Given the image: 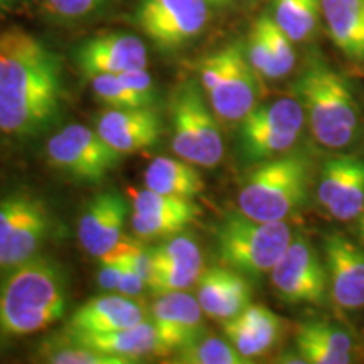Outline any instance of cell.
I'll return each mask as SVG.
<instances>
[{"label":"cell","instance_id":"obj_1","mask_svg":"<svg viewBox=\"0 0 364 364\" xmlns=\"http://www.w3.org/2000/svg\"><path fill=\"white\" fill-rule=\"evenodd\" d=\"M65 102L61 58L33 33L9 27L0 33V132L41 135L58 120Z\"/></svg>","mask_w":364,"mask_h":364},{"label":"cell","instance_id":"obj_2","mask_svg":"<svg viewBox=\"0 0 364 364\" xmlns=\"http://www.w3.org/2000/svg\"><path fill=\"white\" fill-rule=\"evenodd\" d=\"M68 300L65 268L36 255L0 277V336L26 338L49 329L65 316Z\"/></svg>","mask_w":364,"mask_h":364},{"label":"cell","instance_id":"obj_3","mask_svg":"<svg viewBox=\"0 0 364 364\" xmlns=\"http://www.w3.org/2000/svg\"><path fill=\"white\" fill-rule=\"evenodd\" d=\"M316 140L327 149H344L359 134V112L353 91L339 73L314 63L295 85Z\"/></svg>","mask_w":364,"mask_h":364},{"label":"cell","instance_id":"obj_4","mask_svg":"<svg viewBox=\"0 0 364 364\" xmlns=\"http://www.w3.org/2000/svg\"><path fill=\"white\" fill-rule=\"evenodd\" d=\"M311 179V162L300 154L267 159L241 186L240 211L258 221H285L306 203Z\"/></svg>","mask_w":364,"mask_h":364},{"label":"cell","instance_id":"obj_5","mask_svg":"<svg viewBox=\"0 0 364 364\" xmlns=\"http://www.w3.org/2000/svg\"><path fill=\"white\" fill-rule=\"evenodd\" d=\"M292 238L285 221H258L238 211L218 226L216 253L223 267L258 277L272 272Z\"/></svg>","mask_w":364,"mask_h":364},{"label":"cell","instance_id":"obj_6","mask_svg":"<svg viewBox=\"0 0 364 364\" xmlns=\"http://www.w3.org/2000/svg\"><path fill=\"white\" fill-rule=\"evenodd\" d=\"M199 76L220 120L241 122L257 107L260 75L250 65L241 44H230L204 58Z\"/></svg>","mask_w":364,"mask_h":364},{"label":"cell","instance_id":"obj_7","mask_svg":"<svg viewBox=\"0 0 364 364\" xmlns=\"http://www.w3.org/2000/svg\"><path fill=\"white\" fill-rule=\"evenodd\" d=\"M54 216L43 198L29 191H11L0 198V273L36 255L53 235Z\"/></svg>","mask_w":364,"mask_h":364},{"label":"cell","instance_id":"obj_8","mask_svg":"<svg viewBox=\"0 0 364 364\" xmlns=\"http://www.w3.org/2000/svg\"><path fill=\"white\" fill-rule=\"evenodd\" d=\"M171 113L176 156L199 167L218 166L225 154L220 125L196 81L189 80L177 86Z\"/></svg>","mask_w":364,"mask_h":364},{"label":"cell","instance_id":"obj_9","mask_svg":"<svg viewBox=\"0 0 364 364\" xmlns=\"http://www.w3.org/2000/svg\"><path fill=\"white\" fill-rule=\"evenodd\" d=\"M46 159L54 171L85 184H100L117 169L122 157L95 129L71 124L46 142Z\"/></svg>","mask_w":364,"mask_h":364},{"label":"cell","instance_id":"obj_10","mask_svg":"<svg viewBox=\"0 0 364 364\" xmlns=\"http://www.w3.org/2000/svg\"><path fill=\"white\" fill-rule=\"evenodd\" d=\"M306 112L297 98H279L255 107L241 120L240 142L248 161H267L289 152L297 144Z\"/></svg>","mask_w":364,"mask_h":364},{"label":"cell","instance_id":"obj_11","mask_svg":"<svg viewBox=\"0 0 364 364\" xmlns=\"http://www.w3.org/2000/svg\"><path fill=\"white\" fill-rule=\"evenodd\" d=\"M208 19V0H140L135 11V24L145 38L167 53L198 38Z\"/></svg>","mask_w":364,"mask_h":364},{"label":"cell","instance_id":"obj_12","mask_svg":"<svg viewBox=\"0 0 364 364\" xmlns=\"http://www.w3.org/2000/svg\"><path fill=\"white\" fill-rule=\"evenodd\" d=\"M270 275L275 294L292 306H321L329 290L324 263L306 238H292Z\"/></svg>","mask_w":364,"mask_h":364},{"label":"cell","instance_id":"obj_13","mask_svg":"<svg viewBox=\"0 0 364 364\" xmlns=\"http://www.w3.org/2000/svg\"><path fill=\"white\" fill-rule=\"evenodd\" d=\"M76 66L86 78L147 68V46L140 38L125 33H105L88 38L73 53Z\"/></svg>","mask_w":364,"mask_h":364},{"label":"cell","instance_id":"obj_14","mask_svg":"<svg viewBox=\"0 0 364 364\" xmlns=\"http://www.w3.org/2000/svg\"><path fill=\"white\" fill-rule=\"evenodd\" d=\"M150 322L156 329L164 358L172 356L206 334L203 309L198 299L184 290L157 295L150 307Z\"/></svg>","mask_w":364,"mask_h":364},{"label":"cell","instance_id":"obj_15","mask_svg":"<svg viewBox=\"0 0 364 364\" xmlns=\"http://www.w3.org/2000/svg\"><path fill=\"white\" fill-rule=\"evenodd\" d=\"M154 262V277L149 285L152 295L188 290L201 279V248L188 235H174L157 247L150 248Z\"/></svg>","mask_w":364,"mask_h":364},{"label":"cell","instance_id":"obj_16","mask_svg":"<svg viewBox=\"0 0 364 364\" xmlns=\"http://www.w3.org/2000/svg\"><path fill=\"white\" fill-rule=\"evenodd\" d=\"M95 130L120 156H132L159 142L162 122L154 108H108L97 117Z\"/></svg>","mask_w":364,"mask_h":364},{"label":"cell","instance_id":"obj_17","mask_svg":"<svg viewBox=\"0 0 364 364\" xmlns=\"http://www.w3.org/2000/svg\"><path fill=\"white\" fill-rule=\"evenodd\" d=\"M326 270L332 299L346 311L364 307V252L341 233L324 241Z\"/></svg>","mask_w":364,"mask_h":364},{"label":"cell","instance_id":"obj_18","mask_svg":"<svg viewBox=\"0 0 364 364\" xmlns=\"http://www.w3.org/2000/svg\"><path fill=\"white\" fill-rule=\"evenodd\" d=\"M129 203L117 191H103L85 206L80 218L78 238L91 257L110 253L124 236Z\"/></svg>","mask_w":364,"mask_h":364},{"label":"cell","instance_id":"obj_19","mask_svg":"<svg viewBox=\"0 0 364 364\" xmlns=\"http://www.w3.org/2000/svg\"><path fill=\"white\" fill-rule=\"evenodd\" d=\"M142 306L120 294L98 295L76 309L66 331L75 334H105L129 329L147 318Z\"/></svg>","mask_w":364,"mask_h":364},{"label":"cell","instance_id":"obj_20","mask_svg":"<svg viewBox=\"0 0 364 364\" xmlns=\"http://www.w3.org/2000/svg\"><path fill=\"white\" fill-rule=\"evenodd\" d=\"M198 302L206 317L228 321L252 304V285L228 267L206 268L198 282Z\"/></svg>","mask_w":364,"mask_h":364},{"label":"cell","instance_id":"obj_21","mask_svg":"<svg viewBox=\"0 0 364 364\" xmlns=\"http://www.w3.org/2000/svg\"><path fill=\"white\" fill-rule=\"evenodd\" d=\"M226 339L245 358H258L267 354L279 343L282 321L275 312L263 306H250L238 316L221 322Z\"/></svg>","mask_w":364,"mask_h":364},{"label":"cell","instance_id":"obj_22","mask_svg":"<svg viewBox=\"0 0 364 364\" xmlns=\"http://www.w3.org/2000/svg\"><path fill=\"white\" fill-rule=\"evenodd\" d=\"M68 334L95 351L124 358L130 363L140 361L144 356L164 358L156 329L147 318L129 329L105 332V334H75V332Z\"/></svg>","mask_w":364,"mask_h":364},{"label":"cell","instance_id":"obj_23","mask_svg":"<svg viewBox=\"0 0 364 364\" xmlns=\"http://www.w3.org/2000/svg\"><path fill=\"white\" fill-rule=\"evenodd\" d=\"M297 353L309 364H348L353 361V339L329 322H307L297 331Z\"/></svg>","mask_w":364,"mask_h":364},{"label":"cell","instance_id":"obj_24","mask_svg":"<svg viewBox=\"0 0 364 364\" xmlns=\"http://www.w3.org/2000/svg\"><path fill=\"white\" fill-rule=\"evenodd\" d=\"M336 48L354 61L364 59V0H321Z\"/></svg>","mask_w":364,"mask_h":364},{"label":"cell","instance_id":"obj_25","mask_svg":"<svg viewBox=\"0 0 364 364\" xmlns=\"http://www.w3.org/2000/svg\"><path fill=\"white\" fill-rule=\"evenodd\" d=\"M145 188L157 193L193 199L204 193V181L194 164L184 159L157 157L149 164L144 176Z\"/></svg>","mask_w":364,"mask_h":364},{"label":"cell","instance_id":"obj_26","mask_svg":"<svg viewBox=\"0 0 364 364\" xmlns=\"http://www.w3.org/2000/svg\"><path fill=\"white\" fill-rule=\"evenodd\" d=\"M39 361L51 364H130L124 358L110 356L81 344L68 332L44 339L38 349Z\"/></svg>","mask_w":364,"mask_h":364},{"label":"cell","instance_id":"obj_27","mask_svg":"<svg viewBox=\"0 0 364 364\" xmlns=\"http://www.w3.org/2000/svg\"><path fill=\"white\" fill-rule=\"evenodd\" d=\"M322 11L321 0H273V21L294 43L311 38Z\"/></svg>","mask_w":364,"mask_h":364},{"label":"cell","instance_id":"obj_28","mask_svg":"<svg viewBox=\"0 0 364 364\" xmlns=\"http://www.w3.org/2000/svg\"><path fill=\"white\" fill-rule=\"evenodd\" d=\"M179 364H248L252 359L245 358L228 339L204 334L193 343L172 354Z\"/></svg>","mask_w":364,"mask_h":364},{"label":"cell","instance_id":"obj_29","mask_svg":"<svg viewBox=\"0 0 364 364\" xmlns=\"http://www.w3.org/2000/svg\"><path fill=\"white\" fill-rule=\"evenodd\" d=\"M132 208L144 215L176 216L189 223H193L199 215V206L193 199L162 194L149 188L132 189Z\"/></svg>","mask_w":364,"mask_h":364},{"label":"cell","instance_id":"obj_30","mask_svg":"<svg viewBox=\"0 0 364 364\" xmlns=\"http://www.w3.org/2000/svg\"><path fill=\"white\" fill-rule=\"evenodd\" d=\"M332 218L349 221L363 215L364 211V164L354 159L351 169L344 177L343 184L329 206L326 208Z\"/></svg>","mask_w":364,"mask_h":364},{"label":"cell","instance_id":"obj_31","mask_svg":"<svg viewBox=\"0 0 364 364\" xmlns=\"http://www.w3.org/2000/svg\"><path fill=\"white\" fill-rule=\"evenodd\" d=\"M95 98L108 108H150L135 95L118 75H100L91 78Z\"/></svg>","mask_w":364,"mask_h":364},{"label":"cell","instance_id":"obj_32","mask_svg":"<svg viewBox=\"0 0 364 364\" xmlns=\"http://www.w3.org/2000/svg\"><path fill=\"white\" fill-rule=\"evenodd\" d=\"M262 22L263 29H265L268 44H270L273 63H275V80L284 78L289 75L295 66V49H294V41L287 36L284 31L280 29V26L273 21L272 16L263 14L258 17Z\"/></svg>","mask_w":364,"mask_h":364},{"label":"cell","instance_id":"obj_33","mask_svg":"<svg viewBox=\"0 0 364 364\" xmlns=\"http://www.w3.org/2000/svg\"><path fill=\"white\" fill-rule=\"evenodd\" d=\"M132 230L136 238L147 240H166L177 233H181L191 223L176 216H159V215H144V213L132 211Z\"/></svg>","mask_w":364,"mask_h":364},{"label":"cell","instance_id":"obj_34","mask_svg":"<svg viewBox=\"0 0 364 364\" xmlns=\"http://www.w3.org/2000/svg\"><path fill=\"white\" fill-rule=\"evenodd\" d=\"M353 162H354V157L344 156V157L331 159V161H327L324 164L321 177H318V182H317V194H316L317 203L324 209L329 206L332 199H334L336 193H338L341 184H343L344 177L348 176L349 169H351Z\"/></svg>","mask_w":364,"mask_h":364},{"label":"cell","instance_id":"obj_35","mask_svg":"<svg viewBox=\"0 0 364 364\" xmlns=\"http://www.w3.org/2000/svg\"><path fill=\"white\" fill-rule=\"evenodd\" d=\"M245 53H247L250 65L255 68L258 75L263 76V78L275 80V63H273L270 44H268L265 29H263L260 19H257L252 27Z\"/></svg>","mask_w":364,"mask_h":364},{"label":"cell","instance_id":"obj_36","mask_svg":"<svg viewBox=\"0 0 364 364\" xmlns=\"http://www.w3.org/2000/svg\"><path fill=\"white\" fill-rule=\"evenodd\" d=\"M105 0H43V7L48 16L61 22L85 19L98 11Z\"/></svg>","mask_w":364,"mask_h":364},{"label":"cell","instance_id":"obj_37","mask_svg":"<svg viewBox=\"0 0 364 364\" xmlns=\"http://www.w3.org/2000/svg\"><path fill=\"white\" fill-rule=\"evenodd\" d=\"M110 253L117 255L118 262H120V282H118L117 294L125 295V297L134 299V300H136V302L144 304L145 292L149 290L147 284H145L142 277H140L139 273L134 270V267L130 265L129 260H127L124 255H122L120 252H117V250H112Z\"/></svg>","mask_w":364,"mask_h":364},{"label":"cell","instance_id":"obj_38","mask_svg":"<svg viewBox=\"0 0 364 364\" xmlns=\"http://www.w3.org/2000/svg\"><path fill=\"white\" fill-rule=\"evenodd\" d=\"M122 81L134 91L135 95H139L144 100V103L147 107L154 108V105L157 102V93H156V85H154L152 76L147 71V68H140V70H132L127 73L118 75Z\"/></svg>","mask_w":364,"mask_h":364},{"label":"cell","instance_id":"obj_39","mask_svg":"<svg viewBox=\"0 0 364 364\" xmlns=\"http://www.w3.org/2000/svg\"><path fill=\"white\" fill-rule=\"evenodd\" d=\"M100 268L97 273L98 289L105 294H117L118 282H120V262L113 253H107L98 258Z\"/></svg>","mask_w":364,"mask_h":364},{"label":"cell","instance_id":"obj_40","mask_svg":"<svg viewBox=\"0 0 364 364\" xmlns=\"http://www.w3.org/2000/svg\"><path fill=\"white\" fill-rule=\"evenodd\" d=\"M34 0H0V14H22L33 7Z\"/></svg>","mask_w":364,"mask_h":364},{"label":"cell","instance_id":"obj_41","mask_svg":"<svg viewBox=\"0 0 364 364\" xmlns=\"http://www.w3.org/2000/svg\"><path fill=\"white\" fill-rule=\"evenodd\" d=\"M359 231H361V236H364V211H363L361 221H359Z\"/></svg>","mask_w":364,"mask_h":364},{"label":"cell","instance_id":"obj_42","mask_svg":"<svg viewBox=\"0 0 364 364\" xmlns=\"http://www.w3.org/2000/svg\"><path fill=\"white\" fill-rule=\"evenodd\" d=\"M208 2H216V4H220V2H225V0H208Z\"/></svg>","mask_w":364,"mask_h":364}]
</instances>
